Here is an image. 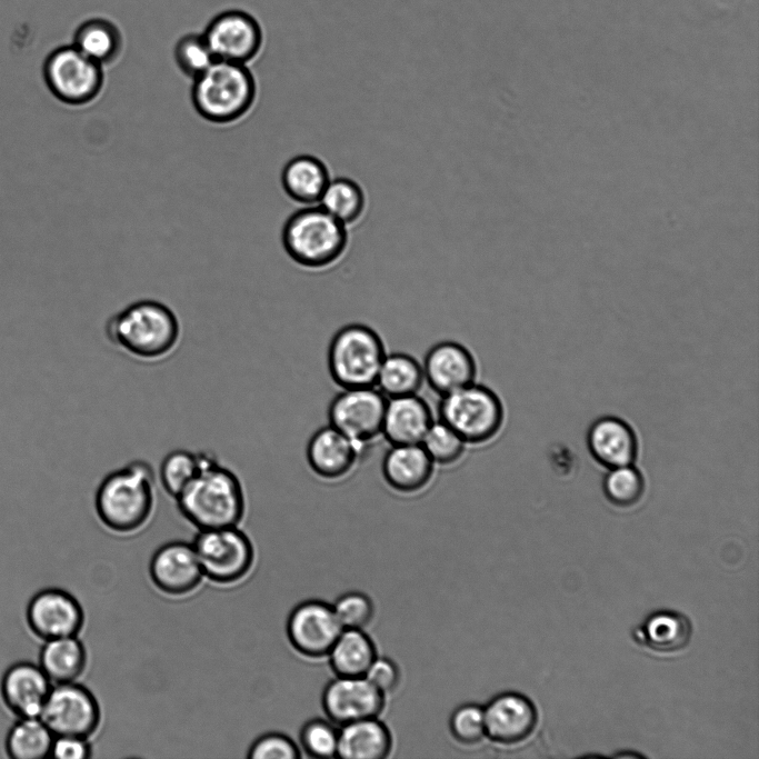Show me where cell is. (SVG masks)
<instances>
[{
    "label": "cell",
    "instance_id": "obj_1",
    "mask_svg": "<svg viewBox=\"0 0 759 759\" xmlns=\"http://www.w3.org/2000/svg\"><path fill=\"white\" fill-rule=\"evenodd\" d=\"M176 500L180 515L198 531L239 526L246 512L240 478L206 452L199 472Z\"/></svg>",
    "mask_w": 759,
    "mask_h": 759
},
{
    "label": "cell",
    "instance_id": "obj_2",
    "mask_svg": "<svg viewBox=\"0 0 759 759\" xmlns=\"http://www.w3.org/2000/svg\"><path fill=\"white\" fill-rule=\"evenodd\" d=\"M110 342L143 361L167 358L178 347L181 324L176 312L158 300L134 301L113 314L106 324Z\"/></svg>",
    "mask_w": 759,
    "mask_h": 759
},
{
    "label": "cell",
    "instance_id": "obj_3",
    "mask_svg": "<svg viewBox=\"0 0 759 759\" xmlns=\"http://www.w3.org/2000/svg\"><path fill=\"white\" fill-rule=\"evenodd\" d=\"M156 475L143 460H134L108 475L94 495V510L100 522L117 533L142 528L154 508Z\"/></svg>",
    "mask_w": 759,
    "mask_h": 759
},
{
    "label": "cell",
    "instance_id": "obj_4",
    "mask_svg": "<svg viewBox=\"0 0 759 759\" xmlns=\"http://www.w3.org/2000/svg\"><path fill=\"white\" fill-rule=\"evenodd\" d=\"M258 84L248 64L216 60L192 80L190 100L204 121L234 124L253 109Z\"/></svg>",
    "mask_w": 759,
    "mask_h": 759
},
{
    "label": "cell",
    "instance_id": "obj_5",
    "mask_svg": "<svg viewBox=\"0 0 759 759\" xmlns=\"http://www.w3.org/2000/svg\"><path fill=\"white\" fill-rule=\"evenodd\" d=\"M281 243L297 264L326 268L343 254L348 244L347 227L320 206H307L288 217L281 230Z\"/></svg>",
    "mask_w": 759,
    "mask_h": 759
},
{
    "label": "cell",
    "instance_id": "obj_6",
    "mask_svg": "<svg viewBox=\"0 0 759 759\" xmlns=\"http://www.w3.org/2000/svg\"><path fill=\"white\" fill-rule=\"evenodd\" d=\"M386 354L382 339L373 329L361 323L347 324L329 344L330 377L342 389L374 387Z\"/></svg>",
    "mask_w": 759,
    "mask_h": 759
},
{
    "label": "cell",
    "instance_id": "obj_7",
    "mask_svg": "<svg viewBox=\"0 0 759 759\" xmlns=\"http://www.w3.org/2000/svg\"><path fill=\"white\" fill-rule=\"evenodd\" d=\"M438 416L467 445H483L501 430L503 405L487 386L472 382L440 397Z\"/></svg>",
    "mask_w": 759,
    "mask_h": 759
},
{
    "label": "cell",
    "instance_id": "obj_8",
    "mask_svg": "<svg viewBox=\"0 0 759 759\" xmlns=\"http://www.w3.org/2000/svg\"><path fill=\"white\" fill-rule=\"evenodd\" d=\"M47 86L60 101L76 107L97 100L106 83L104 67L72 43L52 50L43 64Z\"/></svg>",
    "mask_w": 759,
    "mask_h": 759
},
{
    "label": "cell",
    "instance_id": "obj_9",
    "mask_svg": "<svg viewBox=\"0 0 759 759\" xmlns=\"http://www.w3.org/2000/svg\"><path fill=\"white\" fill-rule=\"evenodd\" d=\"M192 546L203 577L214 583H236L253 566V545L238 526L200 530Z\"/></svg>",
    "mask_w": 759,
    "mask_h": 759
},
{
    "label": "cell",
    "instance_id": "obj_10",
    "mask_svg": "<svg viewBox=\"0 0 759 759\" xmlns=\"http://www.w3.org/2000/svg\"><path fill=\"white\" fill-rule=\"evenodd\" d=\"M387 398L376 387L347 388L328 408L329 425L362 451L382 436Z\"/></svg>",
    "mask_w": 759,
    "mask_h": 759
},
{
    "label": "cell",
    "instance_id": "obj_11",
    "mask_svg": "<svg viewBox=\"0 0 759 759\" xmlns=\"http://www.w3.org/2000/svg\"><path fill=\"white\" fill-rule=\"evenodd\" d=\"M39 718L54 737L89 739L100 726L101 710L94 695L74 681L51 687Z\"/></svg>",
    "mask_w": 759,
    "mask_h": 759
},
{
    "label": "cell",
    "instance_id": "obj_12",
    "mask_svg": "<svg viewBox=\"0 0 759 759\" xmlns=\"http://www.w3.org/2000/svg\"><path fill=\"white\" fill-rule=\"evenodd\" d=\"M217 60L249 64L263 46L260 22L249 12L229 9L216 14L202 32Z\"/></svg>",
    "mask_w": 759,
    "mask_h": 759
},
{
    "label": "cell",
    "instance_id": "obj_13",
    "mask_svg": "<svg viewBox=\"0 0 759 759\" xmlns=\"http://www.w3.org/2000/svg\"><path fill=\"white\" fill-rule=\"evenodd\" d=\"M29 630L42 641L78 636L84 623V612L78 599L60 588L36 592L26 609Z\"/></svg>",
    "mask_w": 759,
    "mask_h": 759
},
{
    "label": "cell",
    "instance_id": "obj_14",
    "mask_svg": "<svg viewBox=\"0 0 759 759\" xmlns=\"http://www.w3.org/2000/svg\"><path fill=\"white\" fill-rule=\"evenodd\" d=\"M342 630L332 605L313 599L297 605L286 625L289 642L308 658L327 656Z\"/></svg>",
    "mask_w": 759,
    "mask_h": 759
},
{
    "label": "cell",
    "instance_id": "obj_15",
    "mask_svg": "<svg viewBox=\"0 0 759 759\" xmlns=\"http://www.w3.org/2000/svg\"><path fill=\"white\" fill-rule=\"evenodd\" d=\"M321 701L329 720L341 727L378 717L385 706V695L363 676H337L324 687Z\"/></svg>",
    "mask_w": 759,
    "mask_h": 759
},
{
    "label": "cell",
    "instance_id": "obj_16",
    "mask_svg": "<svg viewBox=\"0 0 759 759\" xmlns=\"http://www.w3.org/2000/svg\"><path fill=\"white\" fill-rule=\"evenodd\" d=\"M149 576L159 591L173 597L191 593L203 578L192 543L184 541L159 547L151 557Z\"/></svg>",
    "mask_w": 759,
    "mask_h": 759
},
{
    "label": "cell",
    "instance_id": "obj_17",
    "mask_svg": "<svg viewBox=\"0 0 759 759\" xmlns=\"http://www.w3.org/2000/svg\"><path fill=\"white\" fill-rule=\"evenodd\" d=\"M486 737L501 745H515L535 730L538 713L533 702L522 693L505 691L483 706Z\"/></svg>",
    "mask_w": 759,
    "mask_h": 759
},
{
    "label": "cell",
    "instance_id": "obj_18",
    "mask_svg": "<svg viewBox=\"0 0 759 759\" xmlns=\"http://www.w3.org/2000/svg\"><path fill=\"white\" fill-rule=\"evenodd\" d=\"M421 366L425 381L440 397L476 382V359L456 341H441L432 346Z\"/></svg>",
    "mask_w": 759,
    "mask_h": 759
},
{
    "label": "cell",
    "instance_id": "obj_19",
    "mask_svg": "<svg viewBox=\"0 0 759 759\" xmlns=\"http://www.w3.org/2000/svg\"><path fill=\"white\" fill-rule=\"evenodd\" d=\"M51 687L39 665L19 661L4 671L0 695L4 706L18 719L39 718Z\"/></svg>",
    "mask_w": 759,
    "mask_h": 759
},
{
    "label": "cell",
    "instance_id": "obj_20",
    "mask_svg": "<svg viewBox=\"0 0 759 759\" xmlns=\"http://www.w3.org/2000/svg\"><path fill=\"white\" fill-rule=\"evenodd\" d=\"M360 452L356 443L328 425L311 436L306 457L317 476L326 480H338L352 470Z\"/></svg>",
    "mask_w": 759,
    "mask_h": 759
},
{
    "label": "cell",
    "instance_id": "obj_21",
    "mask_svg": "<svg viewBox=\"0 0 759 759\" xmlns=\"http://www.w3.org/2000/svg\"><path fill=\"white\" fill-rule=\"evenodd\" d=\"M587 445L596 461L608 469L632 465L637 457L635 431L627 422L612 416L592 422Z\"/></svg>",
    "mask_w": 759,
    "mask_h": 759
},
{
    "label": "cell",
    "instance_id": "obj_22",
    "mask_svg": "<svg viewBox=\"0 0 759 759\" xmlns=\"http://www.w3.org/2000/svg\"><path fill=\"white\" fill-rule=\"evenodd\" d=\"M433 420L429 405L418 395L390 398L382 436L390 445H420Z\"/></svg>",
    "mask_w": 759,
    "mask_h": 759
},
{
    "label": "cell",
    "instance_id": "obj_23",
    "mask_svg": "<svg viewBox=\"0 0 759 759\" xmlns=\"http://www.w3.org/2000/svg\"><path fill=\"white\" fill-rule=\"evenodd\" d=\"M382 476L396 491L415 493L432 479L435 463L421 445H391L382 460Z\"/></svg>",
    "mask_w": 759,
    "mask_h": 759
},
{
    "label": "cell",
    "instance_id": "obj_24",
    "mask_svg": "<svg viewBox=\"0 0 759 759\" xmlns=\"http://www.w3.org/2000/svg\"><path fill=\"white\" fill-rule=\"evenodd\" d=\"M691 633V622L683 613L657 610L633 628L632 638L656 652L671 653L685 649Z\"/></svg>",
    "mask_w": 759,
    "mask_h": 759
},
{
    "label": "cell",
    "instance_id": "obj_25",
    "mask_svg": "<svg viewBox=\"0 0 759 759\" xmlns=\"http://www.w3.org/2000/svg\"><path fill=\"white\" fill-rule=\"evenodd\" d=\"M392 748L388 727L377 717L341 726L337 757L342 759H383Z\"/></svg>",
    "mask_w": 759,
    "mask_h": 759
},
{
    "label": "cell",
    "instance_id": "obj_26",
    "mask_svg": "<svg viewBox=\"0 0 759 759\" xmlns=\"http://www.w3.org/2000/svg\"><path fill=\"white\" fill-rule=\"evenodd\" d=\"M281 186L286 194L303 206L319 202L330 176L326 164L311 154L291 158L282 168Z\"/></svg>",
    "mask_w": 759,
    "mask_h": 759
},
{
    "label": "cell",
    "instance_id": "obj_27",
    "mask_svg": "<svg viewBox=\"0 0 759 759\" xmlns=\"http://www.w3.org/2000/svg\"><path fill=\"white\" fill-rule=\"evenodd\" d=\"M40 668L52 685L77 681L87 666V650L78 636L43 641Z\"/></svg>",
    "mask_w": 759,
    "mask_h": 759
},
{
    "label": "cell",
    "instance_id": "obj_28",
    "mask_svg": "<svg viewBox=\"0 0 759 759\" xmlns=\"http://www.w3.org/2000/svg\"><path fill=\"white\" fill-rule=\"evenodd\" d=\"M72 44L102 67L114 63L123 50V36L109 19L96 17L84 20L76 29Z\"/></svg>",
    "mask_w": 759,
    "mask_h": 759
},
{
    "label": "cell",
    "instance_id": "obj_29",
    "mask_svg": "<svg viewBox=\"0 0 759 759\" xmlns=\"http://www.w3.org/2000/svg\"><path fill=\"white\" fill-rule=\"evenodd\" d=\"M327 656L337 676L362 677L376 659L377 650L363 629H343Z\"/></svg>",
    "mask_w": 759,
    "mask_h": 759
},
{
    "label": "cell",
    "instance_id": "obj_30",
    "mask_svg": "<svg viewBox=\"0 0 759 759\" xmlns=\"http://www.w3.org/2000/svg\"><path fill=\"white\" fill-rule=\"evenodd\" d=\"M425 382L422 366L410 354H386L374 387L387 398L418 395Z\"/></svg>",
    "mask_w": 759,
    "mask_h": 759
},
{
    "label": "cell",
    "instance_id": "obj_31",
    "mask_svg": "<svg viewBox=\"0 0 759 759\" xmlns=\"http://www.w3.org/2000/svg\"><path fill=\"white\" fill-rule=\"evenodd\" d=\"M54 736L40 718H19L7 733L4 748L12 759L50 756Z\"/></svg>",
    "mask_w": 759,
    "mask_h": 759
},
{
    "label": "cell",
    "instance_id": "obj_32",
    "mask_svg": "<svg viewBox=\"0 0 759 759\" xmlns=\"http://www.w3.org/2000/svg\"><path fill=\"white\" fill-rule=\"evenodd\" d=\"M318 204L346 227L356 222L364 210L361 187L349 178L330 179Z\"/></svg>",
    "mask_w": 759,
    "mask_h": 759
},
{
    "label": "cell",
    "instance_id": "obj_33",
    "mask_svg": "<svg viewBox=\"0 0 759 759\" xmlns=\"http://www.w3.org/2000/svg\"><path fill=\"white\" fill-rule=\"evenodd\" d=\"M201 462L202 453L186 449L170 451L159 466L158 478L162 489L176 499L194 479Z\"/></svg>",
    "mask_w": 759,
    "mask_h": 759
},
{
    "label": "cell",
    "instance_id": "obj_34",
    "mask_svg": "<svg viewBox=\"0 0 759 759\" xmlns=\"http://www.w3.org/2000/svg\"><path fill=\"white\" fill-rule=\"evenodd\" d=\"M609 502L620 508L636 505L645 492V479L632 465L611 468L602 482Z\"/></svg>",
    "mask_w": 759,
    "mask_h": 759
},
{
    "label": "cell",
    "instance_id": "obj_35",
    "mask_svg": "<svg viewBox=\"0 0 759 759\" xmlns=\"http://www.w3.org/2000/svg\"><path fill=\"white\" fill-rule=\"evenodd\" d=\"M173 59L180 72L191 80L217 60L202 32L179 38L173 48Z\"/></svg>",
    "mask_w": 759,
    "mask_h": 759
},
{
    "label": "cell",
    "instance_id": "obj_36",
    "mask_svg": "<svg viewBox=\"0 0 759 759\" xmlns=\"http://www.w3.org/2000/svg\"><path fill=\"white\" fill-rule=\"evenodd\" d=\"M420 445L433 463L440 466L457 462L467 446L463 439L440 419L433 420Z\"/></svg>",
    "mask_w": 759,
    "mask_h": 759
},
{
    "label": "cell",
    "instance_id": "obj_37",
    "mask_svg": "<svg viewBox=\"0 0 759 759\" xmlns=\"http://www.w3.org/2000/svg\"><path fill=\"white\" fill-rule=\"evenodd\" d=\"M299 738L302 749L310 757H337L339 729L333 722L323 719L309 720L302 726Z\"/></svg>",
    "mask_w": 759,
    "mask_h": 759
},
{
    "label": "cell",
    "instance_id": "obj_38",
    "mask_svg": "<svg viewBox=\"0 0 759 759\" xmlns=\"http://www.w3.org/2000/svg\"><path fill=\"white\" fill-rule=\"evenodd\" d=\"M453 738L463 745H475L486 737L483 706L465 703L457 707L449 719Z\"/></svg>",
    "mask_w": 759,
    "mask_h": 759
},
{
    "label": "cell",
    "instance_id": "obj_39",
    "mask_svg": "<svg viewBox=\"0 0 759 759\" xmlns=\"http://www.w3.org/2000/svg\"><path fill=\"white\" fill-rule=\"evenodd\" d=\"M332 608L343 629H363L374 613L371 599L360 591L342 593Z\"/></svg>",
    "mask_w": 759,
    "mask_h": 759
},
{
    "label": "cell",
    "instance_id": "obj_40",
    "mask_svg": "<svg viewBox=\"0 0 759 759\" xmlns=\"http://www.w3.org/2000/svg\"><path fill=\"white\" fill-rule=\"evenodd\" d=\"M250 759H298L300 749L293 740L281 732H267L259 736L249 747Z\"/></svg>",
    "mask_w": 759,
    "mask_h": 759
},
{
    "label": "cell",
    "instance_id": "obj_41",
    "mask_svg": "<svg viewBox=\"0 0 759 759\" xmlns=\"http://www.w3.org/2000/svg\"><path fill=\"white\" fill-rule=\"evenodd\" d=\"M383 695L395 690L400 681V671L395 661L376 657L363 676Z\"/></svg>",
    "mask_w": 759,
    "mask_h": 759
},
{
    "label": "cell",
    "instance_id": "obj_42",
    "mask_svg": "<svg viewBox=\"0 0 759 759\" xmlns=\"http://www.w3.org/2000/svg\"><path fill=\"white\" fill-rule=\"evenodd\" d=\"M50 756L57 759H87L91 756V746L87 738L54 737Z\"/></svg>",
    "mask_w": 759,
    "mask_h": 759
}]
</instances>
